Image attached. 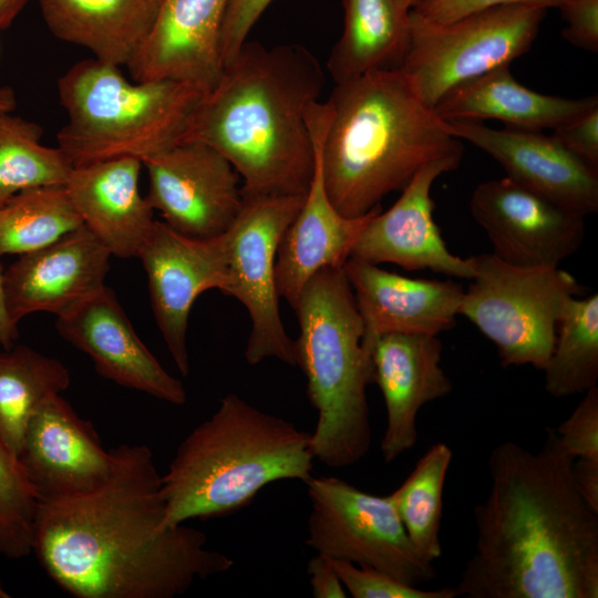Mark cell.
<instances>
[{"mask_svg":"<svg viewBox=\"0 0 598 598\" xmlns=\"http://www.w3.org/2000/svg\"><path fill=\"white\" fill-rule=\"evenodd\" d=\"M107 478L69 498L39 502L32 551L76 598H174L234 560L194 527L165 525L162 475L151 448L122 444Z\"/></svg>","mask_w":598,"mask_h":598,"instance_id":"obj_1","label":"cell"},{"mask_svg":"<svg viewBox=\"0 0 598 598\" xmlns=\"http://www.w3.org/2000/svg\"><path fill=\"white\" fill-rule=\"evenodd\" d=\"M554 427L538 451L504 441L474 507L475 545L455 586L466 598H597L598 511Z\"/></svg>","mask_w":598,"mask_h":598,"instance_id":"obj_2","label":"cell"},{"mask_svg":"<svg viewBox=\"0 0 598 598\" xmlns=\"http://www.w3.org/2000/svg\"><path fill=\"white\" fill-rule=\"evenodd\" d=\"M323 83L320 63L303 47L246 41L203 94L179 141L221 153L246 196L306 195L316 162L309 116Z\"/></svg>","mask_w":598,"mask_h":598,"instance_id":"obj_3","label":"cell"},{"mask_svg":"<svg viewBox=\"0 0 598 598\" xmlns=\"http://www.w3.org/2000/svg\"><path fill=\"white\" fill-rule=\"evenodd\" d=\"M312 117L324 188L346 217L380 207L425 164L463 156L448 122L423 102L401 69L336 84L327 102H317Z\"/></svg>","mask_w":598,"mask_h":598,"instance_id":"obj_4","label":"cell"},{"mask_svg":"<svg viewBox=\"0 0 598 598\" xmlns=\"http://www.w3.org/2000/svg\"><path fill=\"white\" fill-rule=\"evenodd\" d=\"M315 460L311 433L229 393L182 441L162 475L165 525L229 515L277 481L306 484Z\"/></svg>","mask_w":598,"mask_h":598,"instance_id":"obj_5","label":"cell"},{"mask_svg":"<svg viewBox=\"0 0 598 598\" xmlns=\"http://www.w3.org/2000/svg\"><path fill=\"white\" fill-rule=\"evenodd\" d=\"M293 310L299 324L296 365L318 414L311 433L315 458L332 468L351 466L369 453L372 442L367 388L373 383V367L343 267L315 274Z\"/></svg>","mask_w":598,"mask_h":598,"instance_id":"obj_6","label":"cell"},{"mask_svg":"<svg viewBox=\"0 0 598 598\" xmlns=\"http://www.w3.org/2000/svg\"><path fill=\"white\" fill-rule=\"evenodd\" d=\"M204 87L177 80L130 82L120 66L87 59L58 81L68 123L58 147L72 167L144 158L177 143Z\"/></svg>","mask_w":598,"mask_h":598,"instance_id":"obj_7","label":"cell"},{"mask_svg":"<svg viewBox=\"0 0 598 598\" xmlns=\"http://www.w3.org/2000/svg\"><path fill=\"white\" fill-rule=\"evenodd\" d=\"M471 259L474 276L458 315L494 343L504 368L528 364L543 371L567 302L586 290L559 267L515 266L494 254Z\"/></svg>","mask_w":598,"mask_h":598,"instance_id":"obj_8","label":"cell"},{"mask_svg":"<svg viewBox=\"0 0 598 598\" xmlns=\"http://www.w3.org/2000/svg\"><path fill=\"white\" fill-rule=\"evenodd\" d=\"M545 14L540 7L511 4L441 23L411 10L409 43L400 69L433 109L456 86L509 65L527 52Z\"/></svg>","mask_w":598,"mask_h":598,"instance_id":"obj_9","label":"cell"},{"mask_svg":"<svg viewBox=\"0 0 598 598\" xmlns=\"http://www.w3.org/2000/svg\"><path fill=\"white\" fill-rule=\"evenodd\" d=\"M311 512L306 544L317 554L381 570L420 586L436 578L399 517L391 495L367 493L334 476L306 483Z\"/></svg>","mask_w":598,"mask_h":598,"instance_id":"obj_10","label":"cell"},{"mask_svg":"<svg viewBox=\"0 0 598 598\" xmlns=\"http://www.w3.org/2000/svg\"><path fill=\"white\" fill-rule=\"evenodd\" d=\"M306 195H244V206L226 233L229 285L225 295L247 309L251 330L245 349L249 364L276 358L296 365V347L281 321L276 285L277 252Z\"/></svg>","mask_w":598,"mask_h":598,"instance_id":"obj_11","label":"cell"},{"mask_svg":"<svg viewBox=\"0 0 598 598\" xmlns=\"http://www.w3.org/2000/svg\"><path fill=\"white\" fill-rule=\"evenodd\" d=\"M146 198L173 230L208 239L226 234L244 206L240 176L213 146L179 141L142 161Z\"/></svg>","mask_w":598,"mask_h":598,"instance_id":"obj_12","label":"cell"},{"mask_svg":"<svg viewBox=\"0 0 598 598\" xmlns=\"http://www.w3.org/2000/svg\"><path fill=\"white\" fill-rule=\"evenodd\" d=\"M470 212L499 259L523 267H559L580 248L585 217L503 177L478 184Z\"/></svg>","mask_w":598,"mask_h":598,"instance_id":"obj_13","label":"cell"},{"mask_svg":"<svg viewBox=\"0 0 598 598\" xmlns=\"http://www.w3.org/2000/svg\"><path fill=\"white\" fill-rule=\"evenodd\" d=\"M137 257L148 282L152 310L168 351L183 375L189 373L188 318L203 292L229 285L227 234L199 239L155 220Z\"/></svg>","mask_w":598,"mask_h":598,"instance_id":"obj_14","label":"cell"},{"mask_svg":"<svg viewBox=\"0 0 598 598\" xmlns=\"http://www.w3.org/2000/svg\"><path fill=\"white\" fill-rule=\"evenodd\" d=\"M18 460L38 501L51 502L101 485L111 473L114 457L91 422L54 394L29 420Z\"/></svg>","mask_w":598,"mask_h":598,"instance_id":"obj_15","label":"cell"},{"mask_svg":"<svg viewBox=\"0 0 598 598\" xmlns=\"http://www.w3.org/2000/svg\"><path fill=\"white\" fill-rule=\"evenodd\" d=\"M462 157L450 156L422 166L385 212H378L358 237L350 257L374 265L390 262L405 270H423L472 279L470 258L453 255L434 221L431 188L444 173L456 169Z\"/></svg>","mask_w":598,"mask_h":598,"instance_id":"obj_16","label":"cell"},{"mask_svg":"<svg viewBox=\"0 0 598 598\" xmlns=\"http://www.w3.org/2000/svg\"><path fill=\"white\" fill-rule=\"evenodd\" d=\"M56 317L60 336L85 352L100 375L175 405L186 402L183 383L140 339L111 288L104 286Z\"/></svg>","mask_w":598,"mask_h":598,"instance_id":"obj_17","label":"cell"},{"mask_svg":"<svg viewBox=\"0 0 598 598\" xmlns=\"http://www.w3.org/2000/svg\"><path fill=\"white\" fill-rule=\"evenodd\" d=\"M451 133L493 157L506 177L584 216L598 210V168L568 151L554 135L482 121H447Z\"/></svg>","mask_w":598,"mask_h":598,"instance_id":"obj_18","label":"cell"},{"mask_svg":"<svg viewBox=\"0 0 598 598\" xmlns=\"http://www.w3.org/2000/svg\"><path fill=\"white\" fill-rule=\"evenodd\" d=\"M111 257L84 225L20 255L3 270V296L10 318L18 324L39 311L63 313L105 286Z\"/></svg>","mask_w":598,"mask_h":598,"instance_id":"obj_19","label":"cell"},{"mask_svg":"<svg viewBox=\"0 0 598 598\" xmlns=\"http://www.w3.org/2000/svg\"><path fill=\"white\" fill-rule=\"evenodd\" d=\"M442 349L437 336L424 333H385L372 346L373 383L380 388L386 410L380 443L386 463L417 442L421 408L453 391L452 381L441 367Z\"/></svg>","mask_w":598,"mask_h":598,"instance_id":"obj_20","label":"cell"},{"mask_svg":"<svg viewBox=\"0 0 598 598\" xmlns=\"http://www.w3.org/2000/svg\"><path fill=\"white\" fill-rule=\"evenodd\" d=\"M343 269L363 323V344L392 332L439 336L454 327L463 288L452 280L404 277L350 257Z\"/></svg>","mask_w":598,"mask_h":598,"instance_id":"obj_21","label":"cell"},{"mask_svg":"<svg viewBox=\"0 0 598 598\" xmlns=\"http://www.w3.org/2000/svg\"><path fill=\"white\" fill-rule=\"evenodd\" d=\"M229 0H161L151 33L126 65L136 82L177 80L209 90L223 62L219 39Z\"/></svg>","mask_w":598,"mask_h":598,"instance_id":"obj_22","label":"cell"},{"mask_svg":"<svg viewBox=\"0 0 598 598\" xmlns=\"http://www.w3.org/2000/svg\"><path fill=\"white\" fill-rule=\"evenodd\" d=\"M313 107L309 116L316 147L313 176L298 214L282 236L275 268L278 293L292 309L315 274L328 267H343L361 231L381 210L380 206L350 218L334 208L323 184Z\"/></svg>","mask_w":598,"mask_h":598,"instance_id":"obj_23","label":"cell"},{"mask_svg":"<svg viewBox=\"0 0 598 598\" xmlns=\"http://www.w3.org/2000/svg\"><path fill=\"white\" fill-rule=\"evenodd\" d=\"M142 166L134 157L91 163L72 167L64 184L83 225L115 257H137L155 221L140 192Z\"/></svg>","mask_w":598,"mask_h":598,"instance_id":"obj_24","label":"cell"},{"mask_svg":"<svg viewBox=\"0 0 598 598\" xmlns=\"http://www.w3.org/2000/svg\"><path fill=\"white\" fill-rule=\"evenodd\" d=\"M596 106L597 95L566 99L529 90L514 79L509 65H503L456 86L433 110L444 121L496 120L509 127L543 131Z\"/></svg>","mask_w":598,"mask_h":598,"instance_id":"obj_25","label":"cell"},{"mask_svg":"<svg viewBox=\"0 0 598 598\" xmlns=\"http://www.w3.org/2000/svg\"><path fill=\"white\" fill-rule=\"evenodd\" d=\"M161 0H38L51 33L91 51L94 59L127 65L155 23Z\"/></svg>","mask_w":598,"mask_h":598,"instance_id":"obj_26","label":"cell"},{"mask_svg":"<svg viewBox=\"0 0 598 598\" xmlns=\"http://www.w3.org/2000/svg\"><path fill=\"white\" fill-rule=\"evenodd\" d=\"M343 29L328 60L336 84L400 69L409 43L410 10L396 0H342Z\"/></svg>","mask_w":598,"mask_h":598,"instance_id":"obj_27","label":"cell"},{"mask_svg":"<svg viewBox=\"0 0 598 598\" xmlns=\"http://www.w3.org/2000/svg\"><path fill=\"white\" fill-rule=\"evenodd\" d=\"M70 380L61 361L25 344L0 351V437L17 457L34 411L66 390Z\"/></svg>","mask_w":598,"mask_h":598,"instance_id":"obj_28","label":"cell"},{"mask_svg":"<svg viewBox=\"0 0 598 598\" xmlns=\"http://www.w3.org/2000/svg\"><path fill=\"white\" fill-rule=\"evenodd\" d=\"M545 390L556 399L584 394L598 382V295L571 298L556 327L544 368Z\"/></svg>","mask_w":598,"mask_h":598,"instance_id":"obj_29","label":"cell"},{"mask_svg":"<svg viewBox=\"0 0 598 598\" xmlns=\"http://www.w3.org/2000/svg\"><path fill=\"white\" fill-rule=\"evenodd\" d=\"M82 225L64 185L21 190L0 207V256L40 249Z\"/></svg>","mask_w":598,"mask_h":598,"instance_id":"obj_30","label":"cell"},{"mask_svg":"<svg viewBox=\"0 0 598 598\" xmlns=\"http://www.w3.org/2000/svg\"><path fill=\"white\" fill-rule=\"evenodd\" d=\"M452 458L447 444H432L405 481L390 494L412 544L432 563L442 555L443 491Z\"/></svg>","mask_w":598,"mask_h":598,"instance_id":"obj_31","label":"cell"},{"mask_svg":"<svg viewBox=\"0 0 598 598\" xmlns=\"http://www.w3.org/2000/svg\"><path fill=\"white\" fill-rule=\"evenodd\" d=\"M42 133L32 121L0 114V207L21 190L66 183L72 166L59 147L41 144Z\"/></svg>","mask_w":598,"mask_h":598,"instance_id":"obj_32","label":"cell"},{"mask_svg":"<svg viewBox=\"0 0 598 598\" xmlns=\"http://www.w3.org/2000/svg\"><path fill=\"white\" fill-rule=\"evenodd\" d=\"M38 505L17 455L0 437V555L20 559L32 551Z\"/></svg>","mask_w":598,"mask_h":598,"instance_id":"obj_33","label":"cell"},{"mask_svg":"<svg viewBox=\"0 0 598 598\" xmlns=\"http://www.w3.org/2000/svg\"><path fill=\"white\" fill-rule=\"evenodd\" d=\"M347 592L353 598H455V587L422 589L368 566L329 558Z\"/></svg>","mask_w":598,"mask_h":598,"instance_id":"obj_34","label":"cell"},{"mask_svg":"<svg viewBox=\"0 0 598 598\" xmlns=\"http://www.w3.org/2000/svg\"><path fill=\"white\" fill-rule=\"evenodd\" d=\"M584 394L570 415L554 429L574 460L598 463V386Z\"/></svg>","mask_w":598,"mask_h":598,"instance_id":"obj_35","label":"cell"},{"mask_svg":"<svg viewBox=\"0 0 598 598\" xmlns=\"http://www.w3.org/2000/svg\"><path fill=\"white\" fill-rule=\"evenodd\" d=\"M272 1L229 0L219 39L223 65L240 50L250 30Z\"/></svg>","mask_w":598,"mask_h":598,"instance_id":"obj_36","label":"cell"},{"mask_svg":"<svg viewBox=\"0 0 598 598\" xmlns=\"http://www.w3.org/2000/svg\"><path fill=\"white\" fill-rule=\"evenodd\" d=\"M566 1L567 0H427L413 10L427 20L444 23L476 11L498 6L526 4L540 7L547 10L548 8H560Z\"/></svg>","mask_w":598,"mask_h":598,"instance_id":"obj_37","label":"cell"},{"mask_svg":"<svg viewBox=\"0 0 598 598\" xmlns=\"http://www.w3.org/2000/svg\"><path fill=\"white\" fill-rule=\"evenodd\" d=\"M553 131L568 151L598 168V106Z\"/></svg>","mask_w":598,"mask_h":598,"instance_id":"obj_38","label":"cell"},{"mask_svg":"<svg viewBox=\"0 0 598 598\" xmlns=\"http://www.w3.org/2000/svg\"><path fill=\"white\" fill-rule=\"evenodd\" d=\"M567 25L563 37L580 49L598 51V0H567L560 8Z\"/></svg>","mask_w":598,"mask_h":598,"instance_id":"obj_39","label":"cell"},{"mask_svg":"<svg viewBox=\"0 0 598 598\" xmlns=\"http://www.w3.org/2000/svg\"><path fill=\"white\" fill-rule=\"evenodd\" d=\"M315 598H346L347 590L328 557L317 554L307 564Z\"/></svg>","mask_w":598,"mask_h":598,"instance_id":"obj_40","label":"cell"},{"mask_svg":"<svg viewBox=\"0 0 598 598\" xmlns=\"http://www.w3.org/2000/svg\"><path fill=\"white\" fill-rule=\"evenodd\" d=\"M19 338L18 324L10 318L3 296V270L0 265V346L10 348Z\"/></svg>","mask_w":598,"mask_h":598,"instance_id":"obj_41","label":"cell"},{"mask_svg":"<svg viewBox=\"0 0 598 598\" xmlns=\"http://www.w3.org/2000/svg\"><path fill=\"white\" fill-rule=\"evenodd\" d=\"M29 0H0V30L9 28Z\"/></svg>","mask_w":598,"mask_h":598,"instance_id":"obj_42","label":"cell"},{"mask_svg":"<svg viewBox=\"0 0 598 598\" xmlns=\"http://www.w3.org/2000/svg\"><path fill=\"white\" fill-rule=\"evenodd\" d=\"M17 106V96L12 87L0 86V114L12 113Z\"/></svg>","mask_w":598,"mask_h":598,"instance_id":"obj_43","label":"cell"},{"mask_svg":"<svg viewBox=\"0 0 598 598\" xmlns=\"http://www.w3.org/2000/svg\"><path fill=\"white\" fill-rule=\"evenodd\" d=\"M406 10H413L427 0H396Z\"/></svg>","mask_w":598,"mask_h":598,"instance_id":"obj_44","label":"cell"}]
</instances>
